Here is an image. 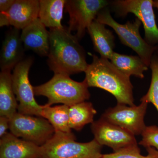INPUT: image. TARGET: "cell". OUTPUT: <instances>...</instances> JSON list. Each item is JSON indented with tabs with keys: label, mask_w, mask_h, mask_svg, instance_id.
<instances>
[{
	"label": "cell",
	"mask_w": 158,
	"mask_h": 158,
	"mask_svg": "<svg viewBox=\"0 0 158 158\" xmlns=\"http://www.w3.org/2000/svg\"><path fill=\"white\" fill-rule=\"evenodd\" d=\"M49 31L50 48L47 62L54 74L70 76L85 72L88 65L86 54L75 35L65 27Z\"/></svg>",
	"instance_id": "obj_1"
},
{
	"label": "cell",
	"mask_w": 158,
	"mask_h": 158,
	"mask_svg": "<svg viewBox=\"0 0 158 158\" xmlns=\"http://www.w3.org/2000/svg\"><path fill=\"white\" fill-rule=\"evenodd\" d=\"M88 87H95L113 94L117 103L133 106V86L130 77L122 73L109 59L93 55L92 63L85 72Z\"/></svg>",
	"instance_id": "obj_2"
},
{
	"label": "cell",
	"mask_w": 158,
	"mask_h": 158,
	"mask_svg": "<svg viewBox=\"0 0 158 158\" xmlns=\"http://www.w3.org/2000/svg\"><path fill=\"white\" fill-rule=\"evenodd\" d=\"M88 88L85 80L77 82L69 76L60 74H55L48 81L33 87L35 95L48 98L47 105L62 104L69 106L89 99L90 94Z\"/></svg>",
	"instance_id": "obj_3"
},
{
	"label": "cell",
	"mask_w": 158,
	"mask_h": 158,
	"mask_svg": "<svg viewBox=\"0 0 158 158\" xmlns=\"http://www.w3.org/2000/svg\"><path fill=\"white\" fill-rule=\"evenodd\" d=\"M103 146L94 138L88 142H77L72 132H55L40 146L39 158H100Z\"/></svg>",
	"instance_id": "obj_4"
},
{
	"label": "cell",
	"mask_w": 158,
	"mask_h": 158,
	"mask_svg": "<svg viewBox=\"0 0 158 158\" xmlns=\"http://www.w3.org/2000/svg\"><path fill=\"white\" fill-rule=\"evenodd\" d=\"M95 20L113 28L122 43L137 53L149 67L152 58L158 50V45H150L142 38L139 31L141 23L137 18L134 21H128L121 24L114 19L110 10L106 8L99 12Z\"/></svg>",
	"instance_id": "obj_5"
},
{
	"label": "cell",
	"mask_w": 158,
	"mask_h": 158,
	"mask_svg": "<svg viewBox=\"0 0 158 158\" xmlns=\"http://www.w3.org/2000/svg\"><path fill=\"white\" fill-rule=\"evenodd\" d=\"M31 57L24 59L15 67L12 74L13 90L19 102L18 112L23 114L41 116L43 107L36 102L33 86L29 79V73L33 64Z\"/></svg>",
	"instance_id": "obj_6"
},
{
	"label": "cell",
	"mask_w": 158,
	"mask_h": 158,
	"mask_svg": "<svg viewBox=\"0 0 158 158\" xmlns=\"http://www.w3.org/2000/svg\"><path fill=\"white\" fill-rule=\"evenodd\" d=\"M9 130L18 138L39 146L45 144L55 133L53 127L45 118L18 112L10 119Z\"/></svg>",
	"instance_id": "obj_7"
},
{
	"label": "cell",
	"mask_w": 158,
	"mask_h": 158,
	"mask_svg": "<svg viewBox=\"0 0 158 158\" xmlns=\"http://www.w3.org/2000/svg\"><path fill=\"white\" fill-rule=\"evenodd\" d=\"M152 3V0H116L112 5L119 16L135 15L143 24L144 39L150 45L155 46L158 45V27Z\"/></svg>",
	"instance_id": "obj_8"
},
{
	"label": "cell",
	"mask_w": 158,
	"mask_h": 158,
	"mask_svg": "<svg viewBox=\"0 0 158 158\" xmlns=\"http://www.w3.org/2000/svg\"><path fill=\"white\" fill-rule=\"evenodd\" d=\"M109 4L106 0L66 1L65 8L69 16V31L76 32V37L79 40L82 39L99 12Z\"/></svg>",
	"instance_id": "obj_9"
},
{
	"label": "cell",
	"mask_w": 158,
	"mask_h": 158,
	"mask_svg": "<svg viewBox=\"0 0 158 158\" xmlns=\"http://www.w3.org/2000/svg\"><path fill=\"white\" fill-rule=\"evenodd\" d=\"M148 105L145 102H141L138 106L117 103L115 106L105 110L101 117L127 130L135 136L139 135L146 127L144 118Z\"/></svg>",
	"instance_id": "obj_10"
},
{
	"label": "cell",
	"mask_w": 158,
	"mask_h": 158,
	"mask_svg": "<svg viewBox=\"0 0 158 158\" xmlns=\"http://www.w3.org/2000/svg\"><path fill=\"white\" fill-rule=\"evenodd\" d=\"M90 128L99 144L110 147L113 152L138 145L135 135L102 117L94 121Z\"/></svg>",
	"instance_id": "obj_11"
},
{
	"label": "cell",
	"mask_w": 158,
	"mask_h": 158,
	"mask_svg": "<svg viewBox=\"0 0 158 158\" xmlns=\"http://www.w3.org/2000/svg\"><path fill=\"white\" fill-rule=\"evenodd\" d=\"M21 38L25 50H31L41 56H48L50 48V34L37 18L23 29Z\"/></svg>",
	"instance_id": "obj_12"
},
{
	"label": "cell",
	"mask_w": 158,
	"mask_h": 158,
	"mask_svg": "<svg viewBox=\"0 0 158 158\" xmlns=\"http://www.w3.org/2000/svg\"><path fill=\"white\" fill-rule=\"evenodd\" d=\"M25 51L20 30L11 28L6 33L0 55L1 71L11 70L23 60Z\"/></svg>",
	"instance_id": "obj_13"
},
{
	"label": "cell",
	"mask_w": 158,
	"mask_h": 158,
	"mask_svg": "<svg viewBox=\"0 0 158 158\" xmlns=\"http://www.w3.org/2000/svg\"><path fill=\"white\" fill-rule=\"evenodd\" d=\"M40 146L8 132L0 139V158H39Z\"/></svg>",
	"instance_id": "obj_14"
},
{
	"label": "cell",
	"mask_w": 158,
	"mask_h": 158,
	"mask_svg": "<svg viewBox=\"0 0 158 158\" xmlns=\"http://www.w3.org/2000/svg\"><path fill=\"white\" fill-rule=\"evenodd\" d=\"M39 9L38 0H15L11 8L6 12L9 25L22 30L38 18Z\"/></svg>",
	"instance_id": "obj_15"
},
{
	"label": "cell",
	"mask_w": 158,
	"mask_h": 158,
	"mask_svg": "<svg viewBox=\"0 0 158 158\" xmlns=\"http://www.w3.org/2000/svg\"><path fill=\"white\" fill-rule=\"evenodd\" d=\"M87 31L92 40L94 50L100 55L101 58L110 60L114 53L115 46L113 32L106 28L105 25L95 19Z\"/></svg>",
	"instance_id": "obj_16"
},
{
	"label": "cell",
	"mask_w": 158,
	"mask_h": 158,
	"mask_svg": "<svg viewBox=\"0 0 158 158\" xmlns=\"http://www.w3.org/2000/svg\"><path fill=\"white\" fill-rule=\"evenodd\" d=\"M11 70L0 73V116L11 119L18 112V103L12 84Z\"/></svg>",
	"instance_id": "obj_17"
},
{
	"label": "cell",
	"mask_w": 158,
	"mask_h": 158,
	"mask_svg": "<svg viewBox=\"0 0 158 158\" xmlns=\"http://www.w3.org/2000/svg\"><path fill=\"white\" fill-rule=\"evenodd\" d=\"M66 0H40L38 18L46 27L62 29L63 10Z\"/></svg>",
	"instance_id": "obj_18"
},
{
	"label": "cell",
	"mask_w": 158,
	"mask_h": 158,
	"mask_svg": "<svg viewBox=\"0 0 158 158\" xmlns=\"http://www.w3.org/2000/svg\"><path fill=\"white\" fill-rule=\"evenodd\" d=\"M110 61L118 70L129 77L134 76L144 78V72L148 69V66L138 56L120 54L114 52Z\"/></svg>",
	"instance_id": "obj_19"
},
{
	"label": "cell",
	"mask_w": 158,
	"mask_h": 158,
	"mask_svg": "<svg viewBox=\"0 0 158 158\" xmlns=\"http://www.w3.org/2000/svg\"><path fill=\"white\" fill-rule=\"evenodd\" d=\"M96 110L90 102H83L69 106V118L71 129L80 131L86 125L92 123Z\"/></svg>",
	"instance_id": "obj_20"
},
{
	"label": "cell",
	"mask_w": 158,
	"mask_h": 158,
	"mask_svg": "<svg viewBox=\"0 0 158 158\" xmlns=\"http://www.w3.org/2000/svg\"><path fill=\"white\" fill-rule=\"evenodd\" d=\"M69 106L65 105L58 106L43 105L41 116L52 125L55 132L69 133L72 132L69 126Z\"/></svg>",
	"instance_id": "obj_21"
},
{
	"label": "cell",
	"mask_w": 158,
	"mask_h": 158,
	"mask_svg": "<svg viewBox=\"0 0 158 158\" xmlns=\"http://www.w3.org/2000/svg\"><path fill=\"white\" fill-rule=\"evenodd\" d=\"M152 70L150 85L147 93L141 98V102L151 103L158 112V55L155 54L151 60L149 65Z\"/></svg>",
	"instance_id": "obj_22"
},
{
	"label": "cell",
	"mask_w": 158,
	"mask_h": 158,
	"mask_svg": "<svg viewBox=\"0 0 158 158\" xmlns=\"http://www.w3.org/2000/svg\"><path fill=\"white\" fill-rule=\"evenodd\" d=\"M147 156L141 154L138 145L123 148L110 154L102 155L100 158H158V150L154 147L146 148Z\"/></svg>",
	"instance_id": "obj_23"
},
{
	"label": "cell",
	"mask_w": 158,
	"mask_h": 158,
	"mask_svg": "<svg viewBox=\"0 0 158 158\" xmlns=\"http://www.w3.org/2000/svg\"><path fill=\"white\" fill-rule=\"evenodd\" d=\"M142 139L139 145L146 148L154 147L158 150V127L156 125L146 126L141 135Z\"/></svg>",
	"instance_id": "obj_24"
},
{
	"label": "cell",
	"mask_w": 158,
	"mask_h": 158,
	"mask_svg": "<svg viewBox=\"0 0 158 158\" xmlns=\"http://www.w3.org/2000/svg\"><path fill=\"white\" fill-rule=\"evenodd\" d=\"M10 119L5 116H0V137L8 133L7 131L9 130V123Z\"/></svg>",
	"instance_id": "obj_25"
},
{
	"label": "cell",
	"mask_w": 158,
	"mask_h": 158,
	"mask_svg": "<svg viewBox=\"0 0 158 158\" xmlns=\"http://www.w3.org/2000/svg\"><path fill=\"white\" fill-rule=\"evenodd\" d=\"M15 0H1L0 12H7L11 8Z\"/></svg>",
	"instance_id": "obj_26"
},
{
	"label": "cell",
	"mask_w": 158,
	"mask_h": 158,
	"mask_svg": "<svg viewBox=\"0 0 158 158\" xmlns=\"http://www.w3.org/2000/svg\"><path fill=\"white\" fill-rule=\"evenodd\" d=\"M9 23L8 16L6 13L0 12V27L9 26Z\"/></svg>",
	"instance_id": "obj_27"
},
{
	"label": "cell",
	"mask_w": 158,
	"mask_h": 158,
	"mask_svg": "<svg viewBox=\"0 0 158 158\" xmlns=\"http://www.w3.org/2000/svg\"><path fill=\"white\" fill-rule=\"evenodd\" d=\"M152 4L153 8H156V9H158V0L153 1Z\"/></svg>",
	"instance_id": "obj_28"
},
{
	"label": "cell",
	"mask_w": 158,
	"mask_h": 158,
	"mask_svg": "<svg viewBox=\"0 0 158 158\" xmlns=\"http://www.w3.org/2000/svg\"><path fill=\"white\" fill-rule=\"evenodd\" d=\"M156 54L158 55V50L156 51Z\"/></svg>",
	"instance_id": "obj_29"
}]
</instances>
